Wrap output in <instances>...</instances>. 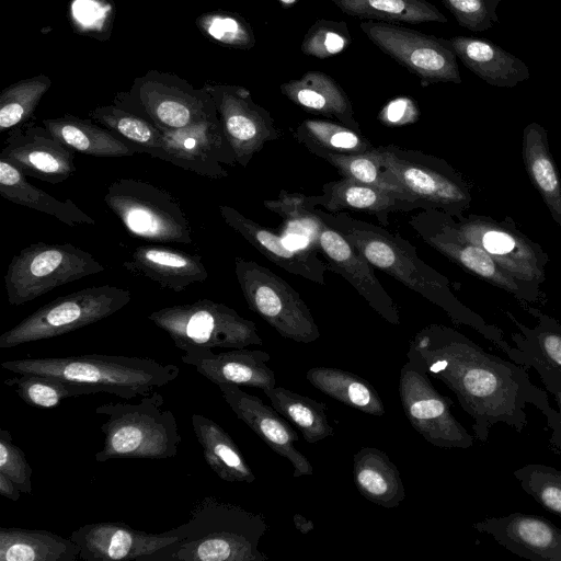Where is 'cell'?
I'll list each match as a JSON object with an SVG mask.
<instances>
[{"mask_svg": "<svg viewBox=\"0 0 561 561\" xmlns=\"http://www.w3.org/2000/svg\"><path fill=\"white\" fill-rule=\"evenodd\" d=\"M399 397L408 422L430 444L446 449L473 446L474 435L451 412L453 400L438 392L424 368L409 357L400 370Z\"/></svg>", "mask_w": 561, "mask_h": 561, "instance_id": "cell-13", "label": "cell"}, {"mask_svg": "<svg viewBox=\"0 0 561 561\" xmlns=\"http://www.w3.org/2000/svg\"><path fill=\"white\" fill-rule=\"evenodd\" d=\"M88 116L125 141L136 153L150 156L161 146L162 134L157 127L115 104L96 106L89 111Z\"/></svg>", "mask_w": 561, "mask_h": 561, "instance_id": "cell-40", "label": "cell"}, {"mask_svg": "<svg viewBox=\"0 0 561 561\" xmlns=\"http://www.w3.org/2000/svg\"><path fill=\"white\" fill-rule=\"evenodd\" d=\"M528 311L537 318V323L533 328L519 322L512 313H507L519 331L512 333L513 342L516 347L536 354L561 370V324L537 309L528 308Z\"/></svg>", "mask_w": 561, "mask_h": 561, "instance_id": "cell-44", "label": "cell"}, {"mask_svg": "<svg viewBox=\"0 0 561 561\" xmlns=\"http://www.w3.org/2000/svg\"><path fill=\"white\" fill-rule=\"evenodd\" d=\"M353 479L357 491L381 507H398L405 497L399 469L376 447H362L354 454Z\"/></svg>", "mask_w": 561, "mask_h": 561, "instance_id": "cell-30", "label": "cell"}, {"mask_svg": "<svg viewBox=\"0 0 561 561\" xmlns=\"http://www.w3.org/2000/svg\"><path fill=\"white\" fill-rule=\"evenodd\" d=\"M103 199L135 238L162 243L194 242L185 211L165 188L139 179L121 178L108 184Z\"/></svg>", "mask_w": 561, "mask_h": 561, "instance_id": "cell-7", "label": "cell"}, {"mask_svg": "<svg viewBox=\"0 0 561 561\" xmlns=\"http://www.w3.org/2000/svg\"><path fill=\"white\" fill-rule=\"evenodd\" d=\"M13 374H39L89 387L124 400L144 397L175 380L180 369L148 357L89 354L67 357L20 358L1 363Z\"/></svg>", "mask_w": 561, "mask_h": 561, "instance_id": "cell-4", "label": "cell"}, {"mask_svg": "<svg viewBox=\"0 0 561 561\" xmlns=\"http://www.w3.org/2000/svg\"><path fill=\"white\" fill-rule=\"evenodd\" d=\"M123 266L129 273L148 278L161 288L175 293H181L208 277L201 255L162 245L137 247Z\"/></svg>", "mask_w": 561, "mask_h": 561, "instance_id": "cell-26", "label": "cell"}, {"mask_svg": "<svg viewBox=\"0 0 561 561\" xmlns=\"http://www.w3.org/2000/svg\"><path fill=\"white\" fill-rule=\"evenodd\" d=\"M458 24L472 32H482L499 22L500 0H442Z\"/></svg>", "mask_w": 561, "mask_h": 561, "instance_id": "cell-49", "label": "cell"}, {"mask_svg": "<svg viewBox=\"0 0 561 561\" xmlns=\"http://www.w3.org/2000/svg\"><path fill=\"white\" fill-rule=\"evenodd\" d=\"M306 379L325 396L366 414L382 416L383 402L375 387L365 378L334 367L310 368Z\"/></svg>", "mask_w": 561, "mask_h": 561, "instance_id": "cell-36", "label": "cell"}, {"mask_svg": "<svg viewBox=\"0 0 561 561\" xmlns=\"http://www.w3.org/2000/svg\"><path fill=\"white\" fill-rule=\"evenodd\" d=\"M113 104L131 112L160 133L175 131L218 117L205 85L156 69L135 78L128 91L117 92Z\"/></svg>", "mask_w": 561, "mask_h": 561, "instance_id": "cell-6", "label": "cell"}, {"mask_svg": "<svg viewBox=\"0 0 561 561\" xmlns=\"http://www.w3.org/2000/svg\"><path fill=\"white\" fill-rule=\"evenodd\" d=\"M204 85L214 99L238 164L247 167L266 142L280 137V130L270 112L253 101L248 89L214 82Z\"/></svg>", "mask_w": 561, "mask_h": 561, "instance_id": "cell-17", "label": "cell"}, {"mask_svg": "<svg viewBox=\"0 0 561 561\" xmlns=\"http://www.w3.org/2000/svg\"><path fill=\"white\" fill-rule=\"evenodd\" d=\"M161 134V146L150 154L153 158L211 180L228 176L222 163L237 164L219 117Z\"/></svg>", "mask_w": 561, "mask_h": 561, "instance_id": "cell-18", "label": "cell"}, {"mask_svg": "<svg viewBox=\"0 0 561 561\" xmlns=\"http://www.w3.org/2000/svg\"><path fill=\"white\" fill-rule=\"evenodd\" d=\"M278 1L283 7H291L299 2L300 0H276Z\"/></svg>", "mask_w": 561, "mask_h": 561, "instance_id": "cell-54", "label": "cell"}, {"mask_svg": "<svg viewBox=\"0 0 561 561\" xmlns=\"http://www.w3.org/2000/svg\"><path fill=\"white\" fill-rule=\"evenodd\" d=\"M522 157L533 185L561 227V179L550 153L547 130L540 124L534 122L524 127Z\"/></svg>", "mask_w": 561, "mask_h": 561, "instance_id": "cell-34", "label": "cell"}, {"mask_svg": "<svg viewBox=\"0 0 561 561\" xmlns=\"http://www.w3.org/2000/svg\"><path fill=\"white\" fill-rule=\"evenodd\" d=\"M409 225L422 240L463 270L502 288L524 302H535L542 293L502 268L483 249L465 240L454 218L438 209L425 208L409 218Z\"/></svg>", "mask_w": 561, "mask_h": 561, "instance_id": "cell-14", "label": "cell"}, {"mask_svg": "<svg viewBox=\"0 0 561 561\" xmlns=\"http://www.w3.org/2000/svg\"><path fill=\"white\" fill-rule=\"evenodd\" d=\"M448 41L460 61L493 87L513 88L530 77L522 59L491 41L465 35Z\"/></svg>", "mask_w": 561, "mask_h": 561, "instance_id": "cell-28", "label": "cell"}, {"mask_svg": "<svg viewBox=\"0 0 561 561\" xmlns=\"http://www.w3.org/2000/svg\"><path fill=\"white\" fill-rule=\"evenodd\" d=\"M305 198L311 206H321L330 213L356 210L374 215L383 226L389 224L388 218L392 213H409L420 208L416 203L346 178L327 182L322 185L321 195H306Z\"/></svg>", "mask_w": 561, "mask_h": 561, "instance_id": "cell-27", "label": "cell"}, {"mask_svg": "<svg viewBox=\"0 0 561 561\" xmlns=\"http://www.w3.org/2000/svg\"><path fill=\"white\" fill-rule=\"evenodd\" d=\"M506 355L513 362L535 369L545 388L554 398L558 410L552 416L546 419V422L550 431L549 442L552 448L561 454V370L524 348L512 346Z\"/></svg>", "mask_w": 561, "mask_h": 561, "instance_id": "cell-47", "label": "cell"}, {"mask_svg": "<svg viewBox=\"0 0 561 561\" xmlns=\"http://www.w3.org/2000/svg\"><path fill=\"white\" fill-rule=\"evenodd\" d=\"M351 44L347 24L343 21L317 20L301 42L302 54L325 59L344 51Z\"/></svg>", "mask_w": 561, "mask_h": 561, "instance_id": "cell-48", "label": "cell"}, {"mask_svg": "<svg viewBox=\"0 0 561 561\" xmlns=\"http://www.w3.org/2000/svg\"><path fill=\"white\" fill-rule=\"evenodd\" d=\"M407 357L455 393L481 443L500 423L523 432L527 404L546 419L556 413L548 394L531 382L527 367L486 352L449 327L433 323L421 329L410 340Z\"/></svg>", "mask_w": 561, "mask_h": 561, "instance_id": "cell-1", "label": "cell"}, {"mask_svg": "<svg viewBox=\"0 0 561 561\" xmlns=\"http://www.w3.org/2000/svg\"><path fill=\"white\" fill-rule=\"evenodd\" d=\"M279 89L283 95L306 112L333 118L360 131L346 92L325 72L309 70L302 77L280 84Z\"/></svg>", "mask_w": 561, "mask_h": 561, "instance_id": "cell-29", "label": "cell"}, {"mask_svg": "<svg viewBox=\"0 0 561 561\" xmlns=\"http://www.w3.org/2000/svg\"><path fill=\"white\" fill-rule=\"evenodd\" d=\"M294 524L295 527L302 534H308L313 529V523L300 514L294 515Z\"/></svg>", "mask_w": 561, "mask_h": 561, "instance_id": "cell-53", "label": "cell"}, {"mask_svg": "<svg viewBox=\"0 0 561 561\" xmlns=\"http://www.w3.org/2000/svg\"><path fill=\"white\" fill-rule=\"evenodd\" d=\"M0 195L21 206L50 215L70 227L95 220L70 198L59 201L26 180L18 168L0 158Z\"/></svg>", "mask_w": 561, "mask_h": 561, "instance_id": "cell-31", "label": "cell"}, {"mask_svg": "<svg viewBox=\"0 0 561 561\" xmlns=\"http://www.w3.org/2000/svg\"><path fill=\"white\" fill-rule=\"evenodd\" d=\"M263 392L278 414L301 432L307 443L313 444L333 436L325 403L277 386Z\"/></svg>", "mask_w": 561, "mask_h": 561, "instance_id": "cell-37", "label": "cell"}, {"mask_svg": "<svg viewBox=\"0 0 561 561\" xmlns=\"http://www.w3.org/2000/svg\"><path fill=\"white\" fill-rule=\"evenodd\" d=\"M510 552L533 561H561V527L525 513L492 516L472 525Z\"/></svg>", "mask_w": 561, "mask_h": 561, "instance_id": "cell-24", "label": "cell"}, {"mask_svg": "<svg viewBox=\"0 0 561 561\" xmlns=\"http://www.w3.org/2000/svg\"><path fill=\"white\" fill-rule=\"evenodd\" d=\"M359 27L380 50L416 75L423 84L461 83L457 56L448 39L379 21L368 20Z\"/></svg>", "mask_w": 561, "mask_h": 561, "instance_id": "cell-16", "label": "cell"}, {"mask_svg": "<svg viewBox=\"0 0 561 561\" xmlns=\"http://www.w3.org/2000/svg\"><path fill=\"white\" fill-rule=\"evenodd\" d=\"M79 553L69 537L43 529L0 527V561H76Z\"/></svg>", "mask_w": 561, "mask_h": 561, "instance_id": "cell-35", "label": "cell"}, {"mask_svg": "<svg viewBox=\"0 0 561 561\" xmlns=\"http://www.w3.org/2000/svg\"><path fill=\"white\" fill-rule=\"evenodd\" d=\"M513 476L526 494L561 517V470L546 463H527L514 470Z\"/></svg>", "mask_w": 561, "mask_h": 561, "instance_id": "cell-46", "label": "cell"}, {"mask_svg": "<svg viewBox=\"0 0 561 561\" xmlns=\"http://www.w3.org/2000/svg\"><path fill=\"white\" fill-rule=\"evenodd\" d=\"M4 385L13 388L27 405L45 409L57 407L67 398L93 394L87 386L39 374H16Z\"/></svg>", "mask_w": 561, "mask_h": 561, "instance_id": "cell-43", "label": "cell"}, {"mask_svg": "<svg viewBox=\"0 0 561 561\" xmlns=\"http://www.w3.org/2000/svg\"><path fill=\"white\" fill-rule=\"evenodd\" d=\"M181 359L217 386L233 383L262 391L276 386L275 373L267 365L271 356L262 350L243 347L215 353L211 348L190 347Z\"/></svg>", "mask_w": 561, "mask_h": 561, "instance_id": "cell-25", "label": "cell"}, {"mask_svg": "<svg viewBox=\"0 0 561 561\" xmlns=\"http://www.w3.org/2000/svg\"><path fill=\"white\" fill-rule=\"evenodd\" d=\"M318 157L333 165L346 179L375 186L399 198L416 203L399 184L396 178L380 163L376 147L365 153L335 154L321 152Z\"/></svg>", "mask_w": 561, "mask_h": 561, "instance_id": "cell-41", "label": "cell"}, {"mask_svg": "<svg viewBox=\"0 0 561 561\" xmlns=\"http://www.w3.org/2000/svg\"><path fill=\"white\" fill-rule=\"evenodd\" d=\"M351 16L387 23L447 22V18L426 0H332Z\"/></svg>", "mask_w": 561, "mask_h": 561, "instance_id": "cell-38", "label": "cell"}, {"mask_svg": "<svg viewBox=\"0 0 561 561\" xmlns=\"http://www.w3.org/2000/svg\"><path fill=\"white\" fill-rule=\"evenodd\" d=\"M69 538L80 548L79 559L85 561L160 560L180 541L172 529L150 534L118 522L87 524Z\"/></svg>", "mask_w": 561, "mask_h": 561, "instance_id": "cell-20", "label": "cell"}, {"mask_svg": "<svg viewBox=\"0 0 561 561\" xmlns=\"http://www.w3.org/2000/svg\"><path fill=\"white\" fill-rule=\"evenodd\" d=\"M313 210L356 247L373 267L442 308L455 323L472 328L503 353L511 350L503 331L466 307L451 291L449 280L423 262L416 249L400 233L344 211L330 213L318 207Z\"/></svg>", "mask_w": 561, "mask_h": 561, "instance_id": "cell-2", "label": "cell"}, {"mask_svg": "<svg viewBox=\"0 0 561 561\" xmlns=\"http://www.w3.org/2000/svg\"><path fill=\"white\" fill-rule=\"evenodd\" d=\"M0 158L26 176L57 184L76 171L75 151L33 121L8 131Z\"/></svg>", "mask_w": 561, "mask_h": 561, "instance_id": "cell-21", "label": "cell"}, {"mask_svg": "<svg viewBox=\"0 0 561 561\" xmlns=\"http://www.w3.org/2000/svg\"><path fill=\"white\" fill-rule=\"evenodd\" d=\"M51 84L48 76L38 75L4 88L0 93V131H10L32 121Z\"/></svg>", "mask_w": 561, "mask_h": 561, "instance_id": "cell-42", "label": "cell"}, {"mask_svg": "<svg viewBox=\"0 0 561 561\" xmlns=\"http://www.w3.org/2000/svg\"><path fill=\"white\" fill-rule=\"evenodd\" d=\"M131 300L128 289L113 285L83 288L43 305L0 335V348L56 337L99 322Z\"/></svg>", "mask_w": 561, "mask_h": 561, "instance_id": "cell-8", "label": "cell"}, {"mask_svg": "<svg viewBox=\"0 0 561 561\" xmlns=\"http://www.w3.org/2000/svg\"><path fill=\"white\" fill-rule=\"evenodd\" d=\"M218 388L237 417L250 427L273 451L293 466L294 478L311 476L313 467L295 443L299 437L286 419L259 397L243 391L238 385L220 383Z\"/></svg>", "mask_w": 561, "mask_h": 561, "instance_id": "cell-22", "label": "cell"}, {"mask_svg": "<svg viewBox=\"0 0 561 561\" xmlns=\"http://www.w3.org/2000/svg\"><path fill=\"white\" fill-rule=\"evenodd\" d=\"M42 124L75 152L103 158L131 157L136 153L125 141L91 118L65 114L44 118Z\"/></svg>", "mask_w": 561, "mask_h": 561, "instance_id": "cell-32", "label": "cell"}, {"mask_svg": "<svg viewBox=\"0 0 561 561\" xmlns=\"http://www.w3.org/2000/svg\"><path fill=\"white\" fill-rule=\"evenodd\" d=\"M376 152L381 165L421 205V209L434 208L457 217L469 208L470 187L445 160L396 145L377 146Z\"/></svg>", "mask_w": 561, "mask_h": 561, "instance_id": "cell-11", "label": "cell"}, {"mask_svg": "<svg viewBox=\"0 0 561 561\" xmlns=\"http://www.w3.org/2000/svg\"><path fill=\"white\" fill-rule=\"evenodd\" d=\"M234 273L248 307L288 340L312 343L320 337L313 316L286 280L252 260L234 257Z\"/></svg>", "mask_w": 561, "mask_h": 561, "instance_id": "cell-12", "label": "cell"}, {"mask_svg": "<svg viewBox=\"0 0 561 561\" xmlns=\"http://www.w3.org/2000/svg\"><path fill=\"white\" fill-rule=\"evenodd\" d=\"M192 426L209 468L226 482L252 483L255 476L232 437L214 420L193 414Z\"/></svg>", "mask_w": 561, "mask_h": 561, "instance_id": "cell-33", "label": "cell"}, {"mask_svg": "<svg viewBox=\"0 0 561 561\" xmlns=\"http://www.w3.org/2000/svg\"><path fill=\"white\" fill-rule=\"evenodd\" d=\"M105 267L89 252L67 242L38 241L22 249L8 265L4 286L11 306H21Z\"/></svg>", "mask_w": 561, "mask_h": 561, "instance_id": "cell-10", "label": "cell"}, {"mask_svg": "<svg viewBox=\"0 0 561 561\" xmlns=\"http://www.w3.org/2000/svg\"><path fill=\"white\" fill-rule=\"evenodd\" d=\"M416 104L410 98H397L391 100L379 113V121L387 126H402L417 119Z\"/></svg>", "mask_w": 561, "mask_h": 561, "instance_id": "cell-51", "label": "cell"}, {"mask_svg": "<svg viewBox=\"0 0 561 561\" xmlns=\"http://www.w3.org/2000/svg\"><path fill=\"white\" fill-rule=\"evenodd\" d=\"M20 489L16 484L8 478L4 473L0 472V494L11 501L20 500Z\"/></svg>", "mask_w": 561, "mask_h": 561, "instance_id": "cell-52", "label": "cell"}, {"mask_svg": "<svg viewBox=\"0 0 561 561\" xmlns=\"http://www.w3.org/2000/svg\"><path fill=\"white\" fill-rule=\"evenodd\" d=\"M148 319L183 352L190 347L213 350L263 345L253 321L227 305L209 299L164 307L151 312Z\"/></svg>", "mask_w": 561, "mask_h": 561, "instance_id": "cell-9", "label": "cell"}, {"mask_svg": "<svg viewBox=\"0 0 561 561\" xmlns=\"http://www.w3.org/2000/svg\"><path fill=\"white\" fill-rule=\"evenodd\" d=\"M0 472L10 478L21 492L32 494V467L24 451L12 442L11 433L0 428Z\"/></svg>", "mask_w": 561, "mask_h": 561, "instance_id": "cell-50", "label": "cell"}, {"mask_svg": "<svg viewBox=\"0 0 561 561\" xmlns=\"http://www.w3.org/2000/svg\"><path fill=\"white\" fill-rule=\"evenodd\" d=\"M172 531L179 536L164 560L174 561H266L260 551L268 529L262 514L205 496L190 511L188 519Z\"/></svg>", "mask_w": 561, "mask_h": 561, "instance_id": "cell-3", "label": "cell"}, {"mask_svg": "<svg viewBox=\"0 0 561 561\" xmlns=\"http://www.w3.org/2000/svg\"><path fill=\"white\" fill-rule=\"evenodd\" d=\"M197 28L218 45L250 49L255 45V36L251 25L238 13L210 11L195 20Z\"/></svg>", "mask_w": 561, "mask_h": 561, "instance_id": "cell-45", "label": "cell"}, {"mask_svg": "<svg viewBox=\"0 0 561 561\" xmlns=\"http://www.w3.org/2000/svg\"><path fill=\"white\" fill-rule=\"evenodd\" d=\"M453 218L457 232L465 240L483 249L512 276L536 287L545 282L547 253L522 233L511 218L503 221L481 215Z\"/></svg>", "mask_w": 561, "mask_h": 561, "instance_id": "cell-15", "label": "cell"}, {"mask_svg": "<svg viewBox=\"0 0 561 561\" xmlns=\"http://www.w3.org/2000/svg\"><path fill=\"white\" fill-rule=\"evenodd\" d=\"M163 397L152 391L137 403L110 402L95 409L107 420L101 425L104 444L94 458L167 459L178 455L182 440L174 414L163 410Z\"/></svg>", "mask_w": 561, "mask_h": 561, "instance_id": "cell-5", "label": "cell"}, {"mask_svg": "<svg viewBox=\"0 0 561 561\" xmlns=\"http://www.w3.org/2000/svg\"><path fill=\"white\" fill-rule=\"evenodd\" d=\"M219 214L230 228L268 261L290 274L318 285L325 284L328 265L316 250L295 245L287 237L252 220L231 206H219Z\"/></svg>", "mask_w": 561, "mask_h": 561, "instance_id": "cell-23", "label": "cell"}, {"mask_svg": "<svg viewBox=\"0 0 561 561\" xmlns=\"http://www.w3.org/2000/svg\"><path fill=\"white\" fill-rule=\"evenodd\" d=\"M313 213L317 222L312 248L325 259L328 270L346 279L381 318L399 325V309L376 277L373 265L337 229Z\"/></svg>", "mask_w": 561, "mask_h": 561, "instance_id": "cell-19", "label": "cell"}, {"mask_svg": "<svg viewBox=\"0 0 561 561\" xmlns=\"http://www.w3.org/2000/svg\"><path fill=\"white\" fill-rule=\"evenodd\" d=\"M295 139L311 153L357 154L375 147L363 136L341 123L324 119H305L294 131Z\"/></svg>", "mask_w": 561, "mask_h": 561, "instance_id": "cell-39", "label": "cell"}]
</instances>
